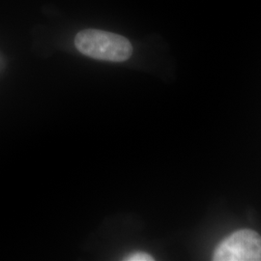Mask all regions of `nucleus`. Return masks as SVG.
Returning <instances> with one entry per match:
<instances>
[{"mask_svg":"<svg viewBox=\"0 0 261 261\" xmlns=\"http://www.w3.org/2000/svg\"><path fill=\"white\" fill-rule=\"evenodd\" d=\"M125 260L150 261L154 260V258H153L151 255H149V254L145 253V252H135V253L130 254L129 256H127V257L125 258Z\"/></svg>","mask_w":261,"mask_h":261,"instance_id":"obj_3","label":"nucleus"},{"mask_svg":"<svg viewBox=\"0 0 261 261\" xmlns=\"http://www.w3.org/2000/svg\"><path fill=\"white\" fill-rule=\"evenodd\" d=\"M213 260H261L260 236L250 229L234 232L216 248Z\"/></svg>","mask_w":261,"mask_h":261,"instance_id":"obj_2","label":"nucleus"},{"mask_svg":"<svg viewBox=\"0 0 261 261\" xmlns=\"http://www.w3.org/2000/svg\"><path fill=\"white\" fill-rule=\"evenodd\" d=\"M76 48L85 56L111 62H122L130 58L133 47L123 36L97 29H86L75 36Z\"/></svg>","mask_w":261,"mask_h":261,"instance_id":"obj_1","label":"nucleus"}]
</instances>
